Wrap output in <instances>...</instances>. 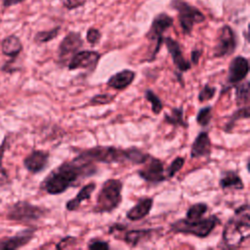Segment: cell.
<instances>
[{"label":"cell","mask_w":250,"mask_h":250,"mask_svg":"<svg viewBox=\"0 0 250 250\" xmlns=\"http://www.w3.org/2000/svg\"><path fill=\"white\" fill-rule=\"evenodd\" d=\"M136 72L131 69H122L111 75L106 81V85L115 90H124L129 87L135 80Z\"/></svg>","instance_id":"cell-19"},{"label":"cell","mask_w":250,"mask_h":250,"mask_svg":"<svg viewBox=\"0 0 250 250\" xmlns=\"http://www.w3.org/2000/svg\"><path fill=\"white\" fill-rule=\"evenodd\" d=\"M102 37V33L99 29L95 28V27H90L87 30L86 33V40L88 43H90L91 45H96L100 42Z\"/></svg>","instance_id":"cell-37"},{"label":"cell","mask_w":250,"mask_h":250,"mask_svg":"<svg viewBox=\"0 0 250 250\" xmlns=\"http://www.w3.org/2000/svg\"><path fill=\"white\" fill-rule=\"evenodd\" d=\"M164 122L174 127H182L187 129L188 127V122L184 118V108L183 106L171 108L170 113H164Z\"/></svg>","instance_id":"cell-24"},{"label":"cell","mask_w":250,"mask_h":250,"mask_svg":"<svg viewBox=\"0 0 250 250\" xmlns=\"http://www.w3.org/2000/svg\"><path fill=\"white\" fill-rule=\"evenodd\" d=\"M7 146H8V141H7V137H5L2 144L0 145V187H4L7 184H9V182H10L7 170L2 165L3 156L7 149Z\"/></svg>","instance_id":"cell-32"},{"label":"cell","mask_w":250,"mask_h":250,"mask_svg":"<svg viewBox=\"0 0 250 250\" xmlns=\"http://www.w3.org/2000/svg\"><path fill=\"white\" fill-rule=\"evenodd\" d=\"M50 153L42 149L32 150L24 159L23 166L32 174H37L43 171L49 163Z\"/></svg>","instance_id":"cell-15"},{"label":"cell","mask_w":250,"mask_h":250,"mask_svg":"<svg viewBox=\"0 0 250 250\" xmlns=\"http://www.w3.org/2000/svg\"><path fill=\"white\" fill-rule=\"evenodd\" d=\"M250 97V86L249 81L245 80L235 85V102L238 107L249 105Z\"/></svg>","instance_id":"cell-25"},{"label":"cell","mask_w":250,"mask_h":250,"mask_svg":"<svg viewBox=\"0 0 250 250\" xmlns=\"http://www.w3.org/2000/svg\"><path fill=\"white\" fill-rule=\"evenodd\" d=\"M145 98L147 102L150 103L151 104V111L153 112V114H159L162 109H163V103L160 100V98L150 89H146L145 91Z\"/></svg>","instance_id":"cell-29"},{"label":"cell","mask_w":250,"mask_h":250,"mask_svg":"<svg viewBox=\"0 0 250 250\" xmlns=\"http://www.w3.org/2000/svg\"><path fill=\"white\" fill-rule=\"evenodd\" d=\"M96 187H97V185L94 182L88 183L85 186H83L74 198L66 201V203H65L66 210L67 211H76L79 208V206L83 200H89L91 198V195L94 192V190L96 189Z\"/></svg>","instance_id":"cell-22"},{"label":"cell","mask_w":250,"mask_h":250,"mask_svg":"<svg viewBox=\"0 0 250 250\" xmlns=\"http://www.w3.org/2000/svg\"><path fill=\"white\" fill-rule=\"evenodd\" d=\"M76 157L93 163H125L127 161V149L112 146H96L79 150Z\"/></svg>","instance_id":"cell-5"},{"label":"cell","mask_w":250,"mask_h":250,"mask_svg":"<svg viewBox=\"0 0 250 250\" xmlns=\"http://www.w3.org/2000/svg\"><path fill=\"white\" fill-rule=\"evenodd\" d=\"M173 18L165 13H160L153 19L151 25L146 34V37L149 41H155L156 43L155 48L151 54V57L147 60L148 62H152L155 59L163 43V34L168 28H170L173 25Z\"/></svg>","instance_id":"cell-8"},{"label":"cell","mask_w":250,"mask_h":250,"mask_svg":"<svg viewBox=\"0 0 250 250\" xmlns=\"http://www.w3.org/2000/svg\"><path fill=\"white\" fill-rule=\"evenodd\" d=\"M100 59L101 54L99 52L93 50H82L72 56L66 66L69 70L87 69L95 71Z\"/></svg>","instance_id":"cell-12"},{"label":"cell","mask_w":250,"mask_h":250,"mask_svg":"<svg viewBox=\"0 0 250 250\" xmlns=\"http://www.w3.org/2000/svg\"><path fill=\"white\" fill-rule=\"evenodd\" d=\"M76 243V238L73 236H65L56 245L57 249H65Z\"/></svg>","instance_id":"cell-38"},{"label":"cell","mask_w":250,"mask_h":250,"mask_svg":"<svg viewBox=\"0 0 250 250\" xmlns=\"http://www.w3.org/2000/svg\"><path fill=\"white\" fill-rule=\"evenodd\" d=\"M83 3H84V0H63V5L69 10L77 8L78 6H81L83 5Z\"/></svg>","instance_id":"cell-39"},{"label":"cell","mask_w":250,"mask_h":250,"mask_svg":"<svg viewBox=\"0 0 250 250\" xmlns=\"http://www.w3.org/2000/svg\"><path fill=\"white\" fill-rule=\"evenodd\" d=\"M171 6L178 12L179 22L185 34L189 35L195 24L205 21V17L200 10L184 0H173Z\"/></svg>","instance_id":"cell-6"},{"label":"cell","mask_w":250,"mask_h":250,"mask_svg":"<svg viewBox=\"0 0 250 250\" xmlns=\"http://www.w3.org/2000/svg\"><path fill=\"white\" fill-rule=\"evenodd\" d=\"M126 227H127V226L122 225V224H113V225H111V226L109 227V229H108V233L112 234V233H114L115 231H123V230L126 229Z\"/></svg>","instance_id":"cell-41"},{"label":"cell","mask_w":250,"mask_h":250,"mask_svg":"<svg viewBox=\"0 0 250 250\" xmlns=\"http://www.w3.org/2000/svg\"><path fill=\"white\" fill-rule=\"evenodd\" d=\"M2 53L13 59L17 58L22 50V44L16 35H9L3 39L1 43Z\"/></svg>","instance_id":"cell-23"},{"label":"cell","mask_w":250,"mask_h":250,"mask_svg":"<svg viewBox=\"0 0 250 250\" xmlns=\"http://www.w3.org/2000/svg\"><path fill=\"white\" fill-rule=\"evenodd\" d=\"M34 236L33 229H25L18 234L0 239V249H18L26 245Z\"/></svg>","instance_id":"cell-20"},{"label":"cell","mask_w":250,"mask_h":250,"mask_svg":"<svg viewBox=\"0 0 250 250\" xmlns=\"http://www.w3.org/2000/svg\"><path fill=\"white\" fill-rule=\"evenodd\" d=\"M212 109L211 105H206L200 108L196 114V123L199 126L206 127L212 120Z\"/></svg>","instance_id":"cell-33"},{"label":"cell","mask_w":250,"mask_h":250,"mask_svg":"<svg viewBox=\"0 0 250 250\" xmlns=\"http://www.w3.org/2000/svg\"><path fill=\"white\" fill-rule=\"evenodd\" d=\"M97 171L96 163L75 156L53 169L41 183L40 188L49 194L58 195L71 187H77L84 179L94 176Z\"/></svg>","instance_id":"cell-1"},{"label":"cell","mask_w":250,"mask_h":250,"mask_svg":"<svg viewBox=\"0 0 250 250\" xmlns=\"http://www.w3.org/2000/svg\"><path fill=\"white\" fill-rule=\"evenodd\" d=\"M219 185L223 189H235L241 190L244 188V183L238 173L233 170H227L222 172Z\"/></svg>","instance_id":"cell-21"},{"label":"cell","mask_w":250,"mask_h":250,"mask_svg":"<svg viewBox=\"0 0 250 250\" xmlns=\"http://www.w3.org/2000/svg\"><path fill=\"white\" fill-rule=\"evenodd\" d=\"M250 236V209L245 203L234 210L222 232V243L226 248H235Z\"/></svg>","instance_id":"cell-2"},{"label":"cell","mask_w":250,"mask_h":250,"mask_svg":"<svg viewBox=\"0 0 250 250\" xmlns=\"http://www.w3.org/2000/svg\"><path fill=\"white\" fill-rule=\"evenodd\" d=\"M24 0H3V6L4 7H10V6L21 3Z\"/></svg>","instance_id":"cell-42"},{"label":"cell","mask_w":250,"mask_h":250,"mask_svg":"<svg viewBox=\"0 0 250 250\" xmlns=\"http://www.w3.org/2000/svg\"><path fill=\"white\" fill-rule=\"evenodd\" d=\"M249 118V105H245V106H240L238 107L230 116H229V122L226 124L225 127V131L229 132L231 131L234 123L237 120L240 119H248Z\"/></svg>","instance_id":"cell-28"},{"label":"cell","mask_w":250,"mask_h":250,"mask_svg":"<svg viewBox=\"0 0 250 250\" xmlns=\"http://www.w3.org/2000/svg\"><path fill=\"white\" fill-rule=\"evenodd\" d=\"M152 206H153L152 197H148V196L142 197L133 207H131L127 211L126 218L132 222L140 221L150 213Z\"/></svg>","instance_id":"cell-17"},{"label":"cell","mask_w":250,"mask_h":250,"mask_svg":"<svg viewBox=\"0 0 250 250\" xmlns=\"http://www.w3.org/2000/svg\"><path fill=\"white\" fill-rule=\"evenodd\" d=\"M126 149H127V161L134 165L143 164L144 162L146 161V159L150 155L149 153L145 152L144 150H142L137 146H131Z\"/></svg>","instance_id":"cell-26"},{"label":"cell","mask_w":250,"mask_h":250,"mask_svg":"<svg viewBox=\"0 0 250 250\" xmlns=\"http://www.w3.org/2000/svg\"><path fill=\"white\" fill-rule=\"evenodd\" d=\"M116 98V95L109 94V93H104V94H97L94 97H92L89 102L87 103V106L89 105H104V104H108L112 103Z\"/></svg>","instance_id":"cell-30"},{"label":"cell","mask_w":250,"mask_h":250,"mask_svg":"<svg viewBox=\"0 0 250 250\" xmlns=\"http://www.w3.org/2000/svg\"><path fill=\"white\" fill-rule=\"evenodd\" d=\"M217 92V88L214 86H211L209 84H205L203 88L198 93V102L199 103H206L210 100H212Z\"/></svg>","instance_id":"cell-35"},{"label":"cell","mask_w":250,"mask_h":250,"mask_svg":"<svg viewBox=\"0 0 250 250\" xmlns=\"http://www.w3.org/2000/svg\"><path fill=\"white\" fill-rule=\"evenodd\" d=\"M157 229H130L124 232L123 240L131 247H136L144 241L150 239L159 230Z\"/></svg>","instance_id":"cell-18"},{"label":"cell","mask_w":250,"mask_h":250,"mask_svg":"<svg viewBox=\"0 0 250 250\" xmlns=\"http://www.w3.org/2000/svg\"><path fill=\"white\" fill-rule=\"evenodd\" d=\"M220 224L221 220L216 215H211L207 218L197 220L182 218L170 224V230L174 233L191 234L198 238H205Z\"/></svg>","instance_id":"cell-4"},{"label":"cell","mask_w":250,"mask_h":250,"mask_svg":"<svg viewBox=\"0 0 250 250\" xmlns=\"http://www.w3.org/2000/svg\"><path fill=\"white\" fill-rule=\"evenodd\" d=\"M60 29L61 27L60 26H57V27H54L50 30H44V31H39L35 34L34 36V41L37 42V43H47V42H50L52 41L53 39H55L59 32H60Z\"/></svg>","instance_id":"cell-31"},{"label":"cell","mask_w":250,"mask_h":250,"mask_svg":"<svg viewBox=\"0 0 250 250\" xmlns=\"http://www.w3.org/2000/svg\"><path fill=\"white\" fill-rule=\"evenodd\" d=\"M207 211H208V205L205 202H198L188 207L185 218L188 220L201 219Z\"/></svg>","instance_id":"cell-27"},{"label":"cell","mask_w":250,"mask_h":250,"mask_svg":"<svg viewBox=\"0 0 250 250\" xmlns=\"http://www.w3.org/2000/svg\"><path fill=\"white\" fill-rule=\"evenodd\" d=\"M87 248L91 250H107L110 248V245L105 240H102L99 238H92L88 242Z\"/></svg>","instance_id":"cell-36"},{"label":"cell","mask_w":250,"mask_h":250,"mask_svg":"<svg viewBox=\"0 0 250 250\" xmlns=\"http://www.w3.org/2000/svg\"><path fill=\"white\" fill-rule=\"evenodd\" d=\"M83 46V39L81 34L76 31L68 32L61 41L58 47V62L62 66L67 65L69 60L76 54Z\"/></svg>","instance_id":"cell-11"},{"label":"cell","mask_w":250,"mask_h":250,"mask_svg":"<svg viewBox=\"0 0 250 250\" xmlns=\"http://www.w3.org/2000/svg\"><path fill=\"white\" fill-rule=\"evenodd\" d=\"M163 42L166 46L168 53L172 58V62L178 71L177 73L182 74L184 72L188 71L191 68V62L185 58L182 47L179 44V42L171 37L163 38Z\"/></svg>","instance_id":"cell-14"},{"label":"cell","mask_w":250,"mask_h":250,"mask_svg":"<svg viewBox=\"0 0 250 250\" xmlns=\"http://www.w3.org/2000/svg\"><path fill=\"white\" fill-rule=\"evenodd\" d=\"M212 144L207 131H200L195 137L191 147H190V157L191 158H201L208 157L212 152Z\"/></svg>","instance_id":"cell-16"},{"label":"cell","mask_w":250,"mask_h":250,"mask_svg":"<svg viewBox=\"0 0 250 250\" xmlns=\"http://www.w3.org/2000/svg\"><path fill=\"white\" fill-rule=\"evenodd\" d=\"M138 175L149 185H158L168 180L164 170V162L151 155L143 163V167L138 170Z\"/></svg>","instance_id":"cell-10"},{"label":"cell","mask_w":250,"mask_h":250,"mask_svg":"<svg viewBox=\"0 0 250 250\" xmlns=\"http://www.w3.org/2000/svg\"><path fill=\"white\" fill-rule=\"evenodd\" d=\"M186 159L182 156H177L176 158L173 159V161L169 164V166L166 169V177L167 179H172L175 177V175L184 167Z\"/></svg>","instance_id":"cell-34"},{"label":"cell","mask_w":250,"mask_h":250,"mask_svg":"<svg viewBox=\"0 0 250 250\" xmlns=\"http://www.w3.org/2000/svg\"><path fill=\"white\" fill-rule=\"evenodd\" d=\"M249 72V62L245 57L236 56L234 57L228 68L227 75V90L230 87L235 86L236 84L242 82L248 75Z\"/></svg>","instance_id":"cell-13"},{"label":"cell","mask_w":250,"mask_h":250,"mask_svg":"<svg viewBox=\"0 0 250 250\" xmlns=\"http://www.w3.org/2000/svg\"><path fill=\"white\" fill-rule=\"evenodd\" d=\"M47 211L45 208L31 204L28 201H18L9 208L7 218L21 223L35 222L45 217Z\"/></svg>","instance_id":"cell-7"},{"label":"cell","mask_w":250,"mask_h":250,"mask_svg":"<svg viewBox=\"0 0 250 250\" xmlns=\"http://www.w3.org/2000/svg\"><path fill=\"white\" fill-rule=\"evenodd\" d=\"M237 47L235 32L229 25H223L218 34L217 43L213 49L214 58H226L232 55Z\"/></svg>","instance_id":"cell-9"},{"label":"cell","mask_w":250,"mask_h":250,"mask_svg":"<svg viewBox=\"0 0 250 250\" xmlns=\"http://www.w3.org/2000/svg\"><path fill=\"white\" fill-rule=\"evenodd\" d=\"M122 189L123 182L121 180L114 178L105 180L97 194L93 212L98 214L111 213L118 208L122 202Z\"/></svg>","instance_id":"cell-3"},{"label":"cell","mask_w":250,"mask_h":250,"mask_svg":"<svg viewBox=\"0 0 250 250\" xmlns=\"http://www.w3.org/2000/svg\"><path fill=\"white\" fill-rule=\"evenodd\" d=\"M202 55V50L201 49H193L190 53V60H191V62L193 64H197L198 62H199V59Z\"/></svg>","instance_id":"cell-40"}]
</instances>
